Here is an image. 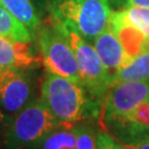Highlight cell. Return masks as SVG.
<instances>
[{
    "label": "cell",
    "mask_w": 149,
    "mask_h": 149,
    "mask_svg": "<svg viewBox=\"0 0 149 149\" xmlns=\"http://www.w3.org/2000/svg\"><path fill=\"white\" fill-rule=\"evenodd\" d=\"M36 81L30 70L0 71V109L9 118L36 98Z\"/></svg>",
    "instance_id": "obj_7"
},
{
    "label": "cell",
    "mask_w": 149,
    "mask_h": 149,
    "mask_svg": "<svg viewBox=\"0 0 149 149\" xmlns=\"http://www.w3.org/2000/svg\"><path fill=\"white\" fill-rule=\"evenodd\" d=\"M97 133L90 125H77V141L76 149H96Z\"/></svg>",
    "instance_id": "obj_17"
},
{
    "label": "cell",
    "mask_w": 149,
    "mask_h": 149,
    "mask_svg": "<svg viewBox=\"0 0 149 149\" xmlns=\"http://www.w3.org/2000/svg\"><path fill=\"white\" fill-rule=\"evenodd\" d=\"M124 148H125V147H124ZM125 149H126V148H125Z\"/></svg>",
    "instance_id": "obj_23"
},
{
    "label": "cell",
    "mask_w": 149,
    "mask_h": 149,
    "mask_svg": "<svg viewBox=\"0 0 149 149\" xmlns=\"http://www.w3.org/2000/svg\"><path fill=\"white\" fill-rule=\"evenodd\" d=\"M9 119H10V118L8 117L5 113L0 109V144H2L6 129H7V126H8V124H9Z\"/></svg>",
    "instance_id": "obj_19"
},
{
    "label": "cell",
    "mask_w": 149,
    "mask_h": 149,
    "mask_svg": "<svg viewBox=\"0 0 149 149\" xmlns=\"http://www.w3.org/2000/svg\"><path fill=\"white\" fill-rule=\"evenodd\" d=\"M146 101H149L148 81H125L114 83L105 97L104 120L107 127L125 120Z\"/></svg>",
    "instance_id": "obj_6"
},
{
    "label": "cell",
    "mask_w": 149,
    "mask_h": 149,
    "mask_svg": "<svg viewBox=\"0 0 149 149\" xmlns=\"http://www.w3.org/2000/svg\"><path fill=\"white\" fill-rule=\"evenodd\" d=\"M39 63L40 59L33 53L31 42H19L0 36V71L31 70Z\"/></svg>",
    "instance_id": "obj_9"
},
{
    "label": "cell",
    "mask_w": 149,
    "mask_h": 149,
    "mask_svg": "<svg viewBox=\"0 0 149 149\" xmlns=\"http://www.w3.org/2000/svg\"><path fill=\"white\" fill-rule=\"evenodd\" d=\"M96 149H125L124 145L107 132H98L96 139Z\"/></svg>",
    "instance_id": "obj_18"
},
{
    "label": "cell",
    "mask_w": 149,
    "mask_h": 149,
    "mask_svg": "<svg viewBox=\"0 0 149 149\" xmlns=\"http://www.w3.org/2000/svg\"><path fill=\"white\" fill-rule=\"evenodd\" d=\"M39 100L65 126L83 124L96 117L100 111L98 101L83 84L49 72L41 84Z\"/></svg>",
    "instance_id": "obj_1"
},
{
    "label": "cell",
    "mask_w": 149,
    "mask_h": 149,
    "mask_svg": "<svg viewBox=\"0 0 149 149\" xmlns=\"http://www.w3.org/2000/svg\"><path fill=\"white\" fill-rule=\"evenodd\" d=\"M108 128L123 145L137 144L149 139V101L141 103L125 120Z\"/></svg>",
    "instance_id": "obj_8"
},
{
    "label": "cell",
    "mask_w": 149,
    "mask_h": 149,
    "mask_svg": "<svg viewBox=\"0 0 149 149\" xmlns=\"http://www.w3.org/2000/svg\"><path fill=\"white\" fill-rule=\"evenodd\" d=\"M108 2H109V5H111L112 8L123 9L125 7V5H126L127 0H108Z\"/></svg>",
    "instance_id": "obj_22"
},
{
    "label": "cell",
    "mask_w": 149,
    "mask_h": 149,
    "mask_svg": "<svg viewBox=\"0 0 149 149\" xmlns=\"http://www.w3.org/2000/svg\"><path fill=\"white\" fill-rule=\"evenodd\" d=\"M125 81L149 82V48L134 59L129 60L113 77V84Z\"/></svg>",
    "instance_id": "obj_12"
},
{
    "label": "cell",
    "mask_w": 149,
    "mask_h": 149,
    "mask_svg": "<svg viewBox=\"0 0 149 149\" xmlns=\"http://www.w3.org/2000/svg\"><path fill=\"white\" fill-rule=\"evenodd\" d=\"M126 149H149V139L133 145H124Z\"/></svg>",
    "instance_id": "obj_21"
},
{
    "label": "cell",
    "mask_w": 149,
    "mask_h": 149,
    "mask_svg": "<svg viewBox=\"0 0 149 149\" xmlns=\"http://www.w3.org/2000/svg\"><path fill=\"white\" fill-rule=\"evenodd\" d=\"M77 125H61L49 134L38 146V149H76Z\"/></svg>",
    "instance_id": "obj_15"
},
{
    "label": "cell",
    "mask_w": 149,
    "mask_h": 149,
    "mask_svg": "<svg viewBox=\"0 0 149 149\" xmlns=\"http://www.w3.org/2000/svg\"><path fill=\"white\" fill-rule=\"evenodd\" d=\"M0 3L19 19L32 33H37L41 21L31 0H0Z\"/></svg>",
    "instance_id": "obj_14"
},
{
    "label": "cell",
    "mask_w": 149,
    "mask_h": 149,
    "mask_svg": "<svg viewBox=\"0 0 149 149\" xmlns=\"http://www.w3.org/2000/svg\"><path fill=\"white\" fill-rule=\"evenodd\" d=\"M92 44L94 45L112 79L128 62V56L125 49L109 27L100 33Z\"/></svg>",
    "instance_id": "obj_10"
},
{
    "label": "cell",
    "mask_w": 149,
    "mask_h": 149,
    "mask_svg": "<svg viewBox=\"0 0 149 149\" xmlns=\"http://www.w3.org/2000/svg\"><path fill=\"white\" fill-rule=\"evenodd\" d=\"M50 18L68 24L88 42L108 27L112 7L108 0H40Z\"/></svg>",
    "instance_id": "obj_2"
},
{
    "label": "cell",
    "mask_w": 149,
    "mask_h": 149,
    "mask_svg": "<svg viewBox=\"0 0 149 149\" xmlns=\"http://www.w3.org/2000/svg\"><path fill=\"white\" fill-rule=\"evenodd\" d=\"M0 36L19 42H32L33 33L0 3Z\"/></svg>",
    "instance_id": "obj_13"
},
{
    "label": "cell",
    "mask_w": 149,
    "mask_h": 149,
    "mask_svg": "<svg viewBox=\"0 0 149 149\" xmlns=\"http://www.w3.org/2000/svg\"><path fill=\"white\" fill-rule=\"evenodd\" d=\"M119 11L126 21L143 32L149 43V8L126 7Z\"/></svg>",
    "instance_id": "obj_16"
},
{
    "label": "cell",
    "mask_w": 149,
    "mask_h": 149,
    "mask_svg": "<svg viewBox=\"0 0 149 149\" xmlns=\"http://www.w3.org/2000/svg\"><path fill=\"white\" fill-rule=\"evenodd\" d=\"M59 24L74 50L82 84L96 101H102L106 97L113 85V79L109 72L92 43L72 27L60 22Z\"/></svg>",
    "instance_id": "obj_5"
},
{
    "label": "cell",
    "mask_w": 149,
    "mask_h": 149,
    "mask_svg": "<svg viewBox=\"0 0 149 149\" xmlns=\"http://www.w3.org/2000/svg\"><path fill=\"white\" fill-rule=\"evenodd\" d=\"M37 38L47 72L82 84L74 50L59 22L48 17L37 30Z\"/></svg>",
    "instance_id": "obj_4"
},
{
    "label": "cell",
    "mask_w": 149,
    "mask_h": 149,
    "mask_svg": "<svg viewBox=\"0 0 149 149\" xmlns=\"http://www.w3.org/2000/svg\"><path fill=\"white\" fill-rule=\"evenodd\" d=\"M108 27L112 29L123 44L128 56V61L149 48V43L143 32L126 21L119 10L112 11Z\"/></svg>",
    "instance_id": "obj_11"
},
{
    "label": "cell",
    "mask_w": 149,
    "mask_h": 149,
    "mask_svg": "<svg viewBox=\"0 0 149 149\" xmlns=\"http://www.w3.org/2000/svg\"><path fill=\"white\" fill-rule=\"evenodd\" d=\"M60 122L40 100H34L9 119L2 145L7 149L38 148Z\"/></svg>",
    "instance_id": "obj_3"
},
{
    "label": "cell",
    "mask_w": 149,
    "mask_h": 149,
    "mask_svg": "<svg viewBox=\"0 0 149 149\" xmlns=\"http://www.w3.org/2000/svg\"><path fill=\"white\" fill-rule=\"evenodd\" d=\"M126 7H146V8H149V0H127L124 8H126Z\"/></svg>",
    "instance_id": "obj_20"
}]
</instances>
